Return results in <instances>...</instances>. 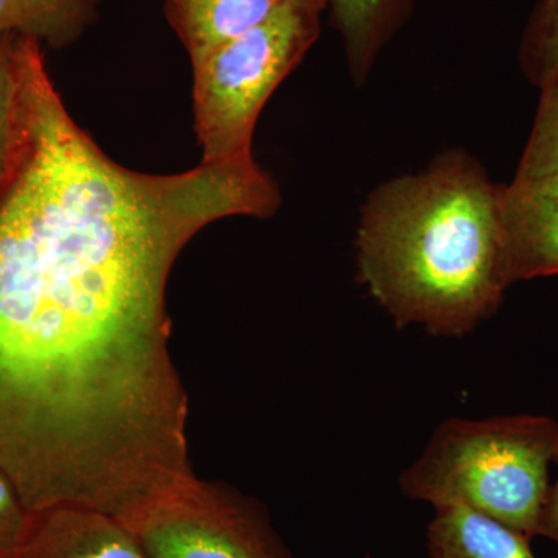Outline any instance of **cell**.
Returning a JSON list of instances; mask_svg holds the SVG:
<instances>
[{
    "label": "cell",
    "mask_w": 558,
    "mask_h": 558,
    "mask_svg": "<svg viewBox=\"0 0 558 558\" xmlns=\"http://www.w3.org/2000/svg\"><path fill=\"white\" fill-rule=\"evenodd\" d=\"M554 464L558 469V451ZM538 535L548 537L558 543V476L556 483L549 487L548 499H546L545 510H543L542 523H539Z\"/></svg>",
    "instance_id": "obj_15"
},
{
    "label": "cell",
    "mask_w": 558,
    "mask_h": 558,
    "mask_svg": "<svg viewBox=\"0 0 558 558\" xmlns=\"http://www.w3.org/2000/svg\"><path fill=\"white\" fill-rule=\"evenodd\" d=\"M21 68L16 35H0V160L9 156L20 117Z\"/></svg>",
    "instance_id": "obj_13"
},
{
    "label": "cell",
    "mask_w": 558,
    "mask_h": 558,
    "mask_svg": "<svg viewBox=\"0 0 558 558\" xmlns=\"http://www.w3.org/2000/svg\"><path fill=\"white\" fill-rule=\"evenodd\" d=\"M413 0H328L330 24L340 33L349 73L363 86L380 51L409 17Z\"/></svg>",
    "instance_id": "obj_9"
},
{
    "label": "cell",
    "mask_w": 558,
    "mask_h": 558,
    "mask_svg": "<svg viewBox=\"0 0 558 558\" xmlns=\"http://www.w3.org/2000/svg\"><path fill=\"white\" fill-rule=\"evenodd\" d=\"M502 208L512 282L558 275V175L513 179Z\"/></svg>",
    "instance_id": "obj_5"
},
{
    "label": "cell",
    "mask_w": 558,
    "mask_h": 558,
    "mask_svg": "<svg viewBox=\"0 0 558 558\" xmlns=\"http://www.w3.org/2000/svg\"><path fill=\"white\" fill-rule=\"evenodd\" d=\"M21 558H146L121 521L97 510L58 506L33 513Z\"/></svg>",
    "instance_id": "obj_6"
},
{
    "label": "cell",
    "mask_w": 558,
    "mask_h": 558,
    "mask_svg": "<svg viewBox=\"0 0 558 558\" xmlns=\"http://www.w3.org/2000/svg\"><path fill=\"white\" fill-rule=\"evenodd\" d=\"M427 537L432 558H535L526 535L462 506L436 508Z\"/></svg>",
    "instance_id": "obj_8"
},
{
    "label": "cell",
    "mask_w": 558,
    "mask_h": 558,
    "mask_svg": "<svg viewBox=\"0 0 558 558\" xmlns=\"http://www.w3.org/2000/svg\"><path fill=\"white\" fill-rule=\"evenodd\" d=\"M128 527L146 558H292L258 502L196 475Z\"/></svg>",
    "instance_id": "obj_4"
},
{
    "label": "cell",
    "mask_w": 558,
    "mask_h": 558,
    "mask_svg": "<svg viewBox=\"0 0 558 558\" xmlns=\"http://www.w3.org/2000/svg\"><path fill=\"white\" fill-rule=\"evenodd\" d=\"M328 0H284L267 20L193 64L194 128L202 163L253 159L264 106L322 33Z\"/></svg>",
    "instance_id": "obj_3"
},
{
    "label": "cell",
    "mask_w": 558,
    "mask_h": 558,
    "mask_svg": "<svg viewBox=\"0 0 558 558\" xmlns=\"http://www.w3.org/2000/svg\"><path fill=\"white\" fill-rule=\"evenodd\" d=\"M3 168H5V160H0V180H2Z\"/></svg>",
    "instance_id": "obj_16"
},
{
    "label": "cell",
    "mask_w": 558,
    "mask_h": 558,
    "mask_svg": "<svg viewBox=\"0 0 558 558\" xmlns=\"http://www.w3.org/2000/svg\"><path fill=\"white\" fill-rule=\"evenodd\" d=\"M284 0H167L165 14L196 64L222 44L260 24Z\"/></svg>",
    "instance_id": "obj_7"
},
{
    "label": "cell",
    "mask_w": 558,
    "mask_h": 558,
    "mask_svg": "<svg viewBox=\"0 0 558 558\" xmlns=\"http://www.w3.org/2000/svg\"><path fill=\"white\" fill-rule=\"evenodd\" d=\"M534 126L521 156L515 180L558 175V76L543 87Z\"/></svg>",
    "instance_id": "obj_12"
},
{
    "label": "cell",
    "mask_w": 558,
    "mask_h": 558,
    "mask_svg": "<svg viewBox=\"0 0 558 558\" xmlns=\"http://www.w3.org/2000/svg\"><path fill=\"white\" fill-rule=\"evenodd\" d=\"M100 0H0V35H20L65 49L97 20Z\"/></svg>",
    "instance_id": "obj_10"
},
{
    "label": "cell",
    "mask_w": 558,
    "mask_h": 558,
    "mask_svg": "<svg viewBox=\"0 0 558 558\" xmlns=\"http://www.w3.org/2000/svg\"><path fill=\"white\" fill-rule=\"evenodd\" d=\"M505 185L462 150L381 183L360 213V282L399 328L462 337L498 310L513 284Z\"/></svg>",
    "instance_id": "obj_1"
},
{
    "label": "cell",
    "mask_w": 558,
    "mask_h": 558,
    "mask_svg": "<svg viewBox=\"0 0 558 558\" xmlns=\"http://www.w3.org/2000/svg\"><path fill=\"white\" fill-rule=\"evenodd\" d=\"M33 526V513L20 492L0 469V558H21Z\"/></svg>",
    "instance_id": "obj_14"
},
{
    "label": "cell",
    "mask_w": 558,
    "mask_h": 558,
    "mask_svg": "<svg viewBox=\"0 0 558 558\" xmlns=\"http://www.w3.org/2000/svg\"><path fill=\"white\" fill-rule=\"evenodd\" d=\"M558 424L543 416L449 418L400 476L411 499L462 506L526 535H538L549 494Z\"/></svg>",
    "instance_id": "obj_2"
},
{
    "label": "cell",
    "mask_w": 558,
    "mask_h": 558,
    "mask_svg": "<svg viewBox=\"0 0 558 558\" xmlns=\"http://www.w3.org/2000/svg\"><path fill=\"white\" fill-rule=\"evenodd\" d=\"M524 75L538 89L558 76V0H539L520 46Z\"/></svg>",
    "instance_id": "obj_11"
}]
</instances>
